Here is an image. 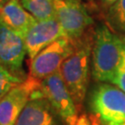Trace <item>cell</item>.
<instances>
[{"label":"cell","mask_w":125,"mask_h":125,"mask_svg":"<svg viewBox=\"0 0 125 125\" xmlns=\"http://www.w3.org/2000/svg\"><path fill=\"white\" fill-rule=\"evenodd\" d=\"M85 1H93V0H85Z\"/></svg>","instance_id":"d6986e66"},{"label":"cell","mask_w":125,"mask_h":125,"mask_svg":"<svg viewBox=\"0 0 125 125\" xmlns=\"http://www.w3.org/2000/svg\"><path fill=\"white\" fill-rule=\"evenodd\" d=\"M73 50L74 42L66 36L55 41L31 59L30 76L41 81L59 72L63 62Z\"/></svg>","instance_id":"8992f818"},{"label":"cell","mask_w":125,"mask_h":125,"mask_svg":"<svg viewBox=\"0 0 125 125\" xmlns=\"http://www.w3.org/2000/svg\"><path fill=\"white\" fill-rule=\"evenodd\" d=\"M26 54L24 38L0 20V62L14 74L22 77V65Z\"/></svg>","instance_id":"ba28073f"},{"label":"cell","mask_w":125,"mask_h":125,"mask_svg":"<svg viewBox=\"0 0 125 125\" xmlns=\"http://www.w3.org/2000/svg\"><path fill=\"white\" fill-rule=\"evenodd\" d=\"M9 0H0V12H1V10L2 9L4 8V6L7 4V2H8Z\"/></svg>","instance_id":"ac0fdd59"},{"label":"cell","mask_w":125,"mask_h":125,"mask_svg":"<svg viewBox=\"0 0 125 125\" xmlns=\"http://www.w3.org/2000/svg\"><path fill=\"white\" fill-rule=\"evenodd\" d=\"M94 38L84 34L74 41V50L63 62L59 72L76 105L83 102L89 81L90 57Z\"/></svg>","instance_id":"7a4b0ae2"},{"label":"cell","mask_w":125,"mask_h":125,"mask_svg":"<svg viewBox=\"0 0 125 125\" xmlns=\"http://www.w3.org/2000/svg\"><path fill=\"white\" fill-rule=\"evenodd\" d=\"M102 1L103 5L105 7H107V8H110L112 5H114L116 3L118 0H101Z\"/></svg>","instance_id":"e0dca14e"},{"label":"cell","mask_w":125,"mask_h":125,"mask_svg":"<svg viewBox=\"0 0 125 125\" xmlns=\"http://www.w3.org/2000/svg\"><path fill=\"white\" fill-rule=\"evenodd\" d=\"M76 125H90V123H89V121L85 117H82L81 119H79L77 121Z\"/></svg>","instance_id":"2e32d148"},{"label":"cell","mask_w":125,"mask_h":125,"mask_svg":"<svg viewBox=\"0 0 125 125\" xmlns=\"http://www.w3.org/2000/svg\"><path fill=\"white\" fill-rule=\"evenodd\" d=\"M0 20L9 29L24 38L36 20L23 8L21 0H9L0 12Z\"/></svg>","instance_id":"8fae6325"},{"label":"cell","mask_w":125,"mask_h":125,"mask_svg":"<svg viewBox=\"0 0 125 125\" xmlns=\"http://www.w3.org/2000/svg\"><path fill=\"white\" fill-rule=\"evenodd\" d=\"M107 18L115 31L125 35V0H118L108 8Z\"/></svg>","instance_id":"4fadbf2b"},{"label":"cell","mask_w":125,"mask_h":125,"mask_svg":"<svg viewBox=\"0 0 125 125\" xmlns=\"http://www.w3.org/2000/svg\"><path fill=\"white\" fill-rule=\"evenodd\" d=\"M23 8L36 21L56 18L55 0H21Z\"/></svg>","instance_id":"7c38bea8"},{"label":"cell","mask_w":125,"mask_h":125,"mask_svg":"<svg viewBox=\"0 0 125 125\" xmlns=\"http://www.w3.org/2000/svg\"><path fill=\"white\" fill-rule=\"evenodd\" d=\"M65 36L58 20L36 21L24 37L27 54L30 59L35 57L47 45Z\"/></svg>","instance_id":"9c48e42d"},{"label":"cell","mask_w":125,"mask_h":125,"mask_svg":"<svg viewBox=\"0 0 125 125\" xmlns=\"http://www.w3.org/2000/svg\"><path fill=\"white\" fill-rule=\"evenodd\" d=\"M40 80L31 76L9 90L0 99V125H14L20 114L40 87Z\"/></svg>","instance_id":"52a82bcc"},{"label":"cell","mask_w":125,"mask_h":125,"mask_svg":"<svg viewBox=\"0 0 125 125\" xmlns=\"http://www.w3.org/2000/svg\"><path fill=\"white\" fill-rule=\"evenodd\" d=\"M55 10L65 36L73 42L84 35L94 22L82 0H55Z\"/></svg>","instance_id":"5b68a950"},{"label":"cell","mask_w":125,"mask_h":125,"mask_svg":"<svg viewBox=\"0 0 125 125\" xmlns=\"http://www.w3.org/2000/svg\"><path fill=\"white\" fill-rule=\"evenodd\" d=\"M23 78L14 74L0 62V99L16 85L21 83Z\"/></svg>","instance_id":"5bb4252c"},{"label":"cell","mask_w":125,"mask_h":125,"mask_svg":"<svg viewBox=\"0 0 125 125\" xmlns=\"http://www.w3.org/2000/svg\"><path fill=\"white\" fill-rule=\"evenodd\" d=\"M112 83H114V85H116L117 87H119L125 93V65L118 72Z\"/></svg>","instance_id":"9a60e30c"},{"label":"cell","mask_w":125,"mask_h":125,"mask_svg":"<svg viewBox=\"0 0 125 125\" xmlns=\"http://www.w3.org/2000/svg\"><path fill=\"white\" fill-rule=\"evenodd\" d=\"M39 92L52 106L65 125H76L77 107L59 72L41 80Z\"/></svg>","instance_id":"277c9868"},{"label":"cell","mask_w":125,"mask_h":125,"mask_svg":"<svg viewBox=\"0 0 125 125\" xmlns=\"http://www.w3.org/2000/svg\"><path fill=\"white\" fill-rule=\"evenodd\" d=\"M90 105L102 125H125V93L116 85H98L91 95Z\"/></svg>","instance_id":"3957f363"},{"label":"cell","mask_w":125,"mask_h":125,"mask_svg":"<svg viewBox=\"0 0 125 125\" xmlns=\"http://www.w3.org/2000/svg\"><path fill=\"white\" fill-rule=\"evenodd\" d=\"M92 64L95 80L112 83L125 65V38L113 32L107 25H99L94 31Z\"/></svg>","instance_id":"6da1fadb"},{"label":"cell","mask_w":125,"mask_h":125,"mask_svg":"<svg viewBox=\"0 0 125 125\" xmlns=\"http://www.w3.org/2000/svg\"><path fill=\"white\" fill-rule=\"evenodd\" d=\"M59 116L39 89L31 94L14 125H60Z\"/></svg>","instance_id":"30bf717a"}]
</instances>
